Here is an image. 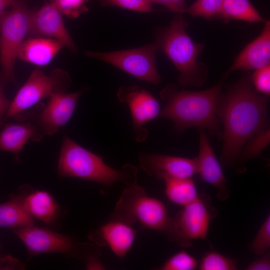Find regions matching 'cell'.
Returning a JSON list of instances; mask_svg holds the SVG:
<instances>
[{
    "mask_svg": "<svg viewBox=\"0 0 270 270\" xmlns=\"http://www.w3.org/2000/svg\"><path fill=\"white\" fill-rule=\"evenodd\" d=\"M268 96L255 90L250 76L240 78L222 92L218 112L223 126L222 166L234 164L248 141L268 126Z\"/></svg>",
    "mask_w": 270,
    "mask_h": 270,
    "instance_id": "1",
    "label": "cell"
},
{
    "mask_svg": "<svg viewBox=\"0 0 270 270\" xmlns=\"http://www.w3.org/2000/svg\"><path fill=\"white\" fill-rule=\"evenodd\" d=\"M12 230L24 245L30 257L55 252L74 256L78 243L67 236L34 224Z\"/></svg>",
    "mask_w": 270,
    "mask_h": 270,
    "instance_id": "10",
    "label": "cell"
},
{
    "mask_svg": "<svg viewBox=\"0 0 270 270\" xmlns=\"http://www.w3.org/2000/svg\"><path fill=\"white\" fill-rule=\"evenodd\" d=\"M31 14L22 0H13L12 9L0 20V63L6 82H14V66L18 50L29 34Z\"/></svg>",
    "mask_w": 270,
    "mask_h": 270,
    "instance_id": "6",
    "label": "cell"
},
{
    "mask_svg": "<svg viewBox=\"0 0 270 270\" xmlns=\"http://www.w3.org/2000/svg\"><path fill=\"white\" fill-rule=\"evenodd\" d=\"M71 83L70 77L65 70L56 68L46 75L36 68L10 102L7 116L17 117L44 98L65 92Z\"/></svg>",
    "mask_w": 270,
    "mask_h": 270,
    "instance_id": "7",
    "label": "cell"
},
{
    "mask_svg": "<svg viewBox=\"0 0 270 270\" xmlns=\"http://www.w3.org/2000/svg\"><path fill=\"white\" fill-rule=\"evenodd\" d=\"M255 90L258 93L269 96L270 94V64L256 69L250 76Z\"/></svg>",
    "mask_w": 270,
    "mask_h": 270,
    "instance_id": "30",
    "label": "cell"
},
{
    "mask_svg": "<svg viewBox=\"0 0 270 270\" xmlns=\"http://www.w3.org/2000/svg\"><path fill=\"white\" fill-rule=\"evenodd\" d=\"M218 16L250 23L264 21L249 0H224Z\"/></svg>",
    "mask_w": 270,
    "mask_h": 270,
    "instance_id": "23",
    "label": "cell"
},
{
    "mask_svg": "<svg viewBox=\"0 0 270 270\" xmlns=\"http://www.w3.org/2000/svg\"><path fill=\"white\" fill-rule=\"evenodd\" d=\"M165 192L168 198L172 202L182 206L194 200L198 196L196 188L192 178H166Z\"/></svg>",
    "mask_w": 270,
    "mask_h": 270,
    "instance_id": "22",
    "label": "cell"
},
{
    "mask_svg": "<svg viewBox=\"0 0 270 270\" xmlns=\"http://www.w3.org/2000/svg\"><path fill=\"white\" fill-rule=\"evenodd\" d=\"M4 82H5L0 75V125L3 114L7 112L10 102L6 98L4 93Z\"/></svg>",
    "mask_w": 270,
    "mask_h": 270,
    "instance_id": "35",
    "label": "cell"
},
{
    "mask_svg": "<svg viewBox=\"0 0 270 270\" xmlns=\"http://www.w3.org/2000/svg\"><path fill=\"white\" fill-rule=\"evenodd\" d=\"M84 90L72 93H58L49 96L48 101L34 123L44 136H52L71 118L77 102Z\"/></svg>",
    "mask_w": 270,
    "mask_h": 270,
    "instance_id": "13",
    "label": "cell"
},
{
    "mask_svg": "<svg viewBox=\"0 0 270 270\" xmlns=\"http://www.w3.org/2000/svg\"><path fill=\"white\" fill-rule=\"evenodd\" d=\"M270 144V128L268 126L248 141L239 156L242 160L259 156Z\"/></svg>",
    "mask_w": 270,
    "mask_h": 270,
    "instance_id": "24",
    "label": "cell"
},
{
    "mask_svg": "<svg viewBox=\"0 0 270 270\" xmlns=\"http://www.w3.org/2000/svg\"><path fill=\"white\" fill-rule=\"evenodd\" d=\"M58 165L60 178H77L108 187L116 182L128 186L136 184L137 168L129 164L122 170H115L104 161L102 156L83 148L64 132Z\"/></svg>",
    "mask_w": 270,
    "mask_h": 270,
    "instance_id": "4",
    "label": "cell"
},
{
    "mask_svg": "<svg viewBox=\"0 0 270 270\" xmlns=\"http://www.w3.org/2000/svg\"><path fill=\"white\" fill-rule=\"evenodd\" d=\"M270 22L264 21L260 34L246 46L226 72V76L236 70L250 71L270 64Z\"/></svg>",
    "mask_w": 270,
    "mask_h": 270,
    "instance_id": "17",
    "label": "cell"
},
{
    "mask_svg": "<svg viewBox=\"0 0 270 270\" xmlns=\"http://www.w3.org/2000/svg\"><path fill=\"white\" fill-rule=\"evenodd\" d=\"M89 0H50L61 13L70 18H75L88 11L85 4Z\"/></svg>",
    "mask_w": 270,
    "mask_h": 270,
    "instance_id": "29",
    "label": "cell"
},
{
    "mask_svg": "<svg viewBox=\"0 0 270 270\" xmlns=\"http://www.w3.org/2000/svg\"><path fill=\"white\" fill-rule=\"evenodd\" d=\"M138 232L124 222L111 220L90 233L89 238L99 246L108 245L122 260L131 248Z\"/></svg>",
    "mask_w": 270,
    "mask_h": 270,
    "instance_id": "16",
    "label": "cell"
},
{
    "mask_svg": "<svg viewBox=\"0 0 270 270\" xmlns=\"http://www.w3.org/2000/svg\"><path fill=\"white\" fill-rule=\"evenodd\" d=\"M154 44L140 48L110 52L86 50L85 56L104 61L132 75L137 78L158 84L161 78L156 66Z\"/></svg>",
    "mask_w": 270,
    "mask_h": 270,
    "instance_id": "8",
    "label": "cell"
},
{
    "mask_svg": "<svg viewBox=\"0 0 270 270\" xmlns=\"http://www.w3.org/2000/svg\"><path fill=\"white\" fill-rule=\"evenodd\" d=\"M62 14L52 3L46 2L31 14L29 34L52 38L76 52V44L65 27Z\"/></svg>",
    "mask_w": 270,
    "mask_h": 270,
    "instance_id": "14",
    "label": "cell"
},
{
    "mask_svg": "<svg viewBox=\"0 0 270 270\" xmlns=\"http://www.w3.org/2000/svg\"><path fill=\"white\" fill-rule=\"evenodd\" d=\"M44 136L36 125L31 122L6 124L0 132V150L12 152L18 158L28 140L38 142Z\"/></svg>",
    "mask_w": 270,
    "mask_h": 270,
    "instance_id": "19",
    "label": "cell"
},
{
    "mask_svg": "<svg viewBox=\"0 0 270 270\" xmlns=\"http://www.w3.org/2000/svg\"><path fill=\"white\" fill-rule=\"evenodd\" d=\"M199 150L196 159L197 173L200 178L217 189V198L220 200L228 199L230 195L226 186V178L220 162L216 158L213 149L204 128H198Z\"/></svg>",
    "mask_w": 270,
    "mask_h": 270,
    "instance_id": "15",
    "label": "cell"
},
{
    "mask_svg": "<svg viewBox=\"0 0 270 270\" xmlns=\"http://www.w3.org/2000/svg\"><path fill=\"white\" fill-rule=\"evenodd\" d=\"M258 259L252 262L246 267V270H270V253L266 252Z\"/></svg>",
    "mask_w": 270,
    "mask_h": 270,
    "instance_id": "32",
    "label": "cell"
},
{
    "mask_svg": "<svg viewBox=\"0 0 270 270\" xmlns=\"http://www.w3.org/2000/svg\"><path fill=\"white\" fill-rule=\"evenodd\" d=\"M174 218L180 233L192 240L207 237L210 222L216 216L208 196L202 194L193 202L184 206Z\"/></svg>",
    "mask_w": 270,
    "mask_h": 270,
    "instance_id": "11",
    "label": "cell"
},
{
    "mask_svg": "<svg viewBox=\"0 0 270 270\" xmlns=\"http://www.w3.org/2000/svg\"><path fill=\"white\" fill-rule=\"evenodd\" d=\"M64 46L52 38H32L20 46L17 58L38 66L47 65Z\"/></svg>",
    "mask_w": 270,
    "mask_h": 270,
    "instance_id": "20",
    "label": "cell"
},
{
    "mask_svg": "<svg viewBox=\"0 0 270 270\" xmlns=\"http://www.w3.org/2000/svg\"><path fill=\"white\" fill-rule=\"evenodd\" d=\"M222 85L200 91L178 90L174 84L166 86L160 92L166 104L160 110L158 118L171 120L180 132L190 127L208 130L222 138V130L218 117V106Z\"/></svg>",
    "mask_w": 270,
    "mask_h": 270,
    "instance_id": "2",
    "label": "cell"
},
{
    "mask_svg": "<svg viewBox=\"0 0 270 270\" xmlns=\"http://www.w3.org/2000/svg\"><path fill=\"white\" fill-rule=\"evenodd\" d=\"M22 205L34 219L50 224L58 218L60 208L54 197L44 190H34L27 184L22 186L18 192Z\"/></svg>",
    "mask_w": 270,
    "mask_h": 270,
    "instance_id": "18",
    "label": "cell"
},
{
    "mask_svg": "<svg viewBox=\"0 0 270 270\" xmlns=\"http://www.w3.org/2000/svg\"><path fill=\"white\" fill-rule=\"evenodd\" d=\"M152 2L163 4L178 14L186 12L187 8L185 0H151Z\"/></svg>",
    "mask_w": 270,
    "mask_h": 270,
    "instance_id": "33",
    "label": "cell"
},
{
    "mask_svg": "<svg viewBox=\"0 0 270 270\" xmlns=\"http://www.w3.org/2000/svg\"><path fill=\"white\" fill-rule=\"evenodd\" d=\"M138 162L147 175L160 180L166 178H192L197 173L196 158L141 152Z\"/></svg>",
    "mask_w": 270,
    "mask_h": 270,
    "instance_id": "12",
    "label": "cell"
},
{
    "mask_svg": "<svg viewBox=\"0 0 270 270\" xmlns=\"http://www.w3.org/2000/svg\"><path fill=\"white\" fill-rule=\"evenodd\" d=\"M224 0H196L186 10L192 16L209 19L218 16Z\"/></svg>",
    "mask_w": 270,
    "mask_h": 270,
    "instance_id": "26",
    "label": "cell"
},
{
    "mask_svg": "<svg viewBox=\"0 0 270 270\" xmlns=\"http://www.w3.org/2000/svg\"><path fill=\"white\" fill-rule=\"evenodd\" d=\"M198 266L196 258L184 250L170 256L162 266V270H194Z\"/></svg>",
    "mask_w": 270,
    "mask_h": 270,
    "instance_id": "27",
    "label": "cell"
},
{
    "mask_svg": "<svg viewBox=\"0 0 270 270\" xmlns=\"http://www.w3.org/2000/svg\"><path fill=\"white\" fill-rule=\"evenodd\" d=\"M200 270H236L238 269L236 260L226 257L214 251L206 253L198 266Z\"/></svg>",
    "mask_w": 270,
    "mask_h": 270,
    "instance_id": "25",
    "label": "cell"
},
{
    "mask_svg": "<svg viewBox=\"0 0 270 270\" xmlns=\"http://www.w3.org/2000/svg\"><path fill=\"white\" fill-rule=\"evenodd\" d=\"M22 264L12 256H0V269H22Z\"/></svg>",
    "mask_w": 270,
    "mask_h": 270,
    "instance_id": "34",
    "label": "cell"
},
{
    "mask_svg": "<svg viewBox=\"0 0 270 270\" xmlns=\"http://www.w3.org/2000/svg\"><path fill=\"white\" fill-rule=\"evenodd\" d=\"M187 26L181 15L175 16L167 27L158 32L154 44L178 70L180 85L200 86L208 76L207 68L198 60L204 45L192 40L186 32Z\"/></svg>",
    "mask_w": 270,
    "mask_h": 270,
    "instance_id": "5",
    "label": "cell"
},
{
    "mask_svg": "<svg viewBox=\"0 0 270 270\" xmlns=\"http://www.w3.org/2000/svg\"><path fill=\"white\" fill-rule=\"evenodd\" d=\"M270 248V216L262 223L255 237L249 244V248L254 254L262 256Z\"/></svg>",
    "mask_w": 270,
    "mask_h": 270,
    "instance_id": "28",
    "label": "cell"
},
{
    "mask_svg": "<svg viewBox=\"0 0 270 270\" xmlns=\"http://www.w3.org/2000/svg\"><path fill=\"white\" fill-rule=\"evenodd\" d=\"M116 96L120 102L126 103L130 109L136 141L144 142L148 136V130L144 126L158 118L159 103L148 90L138 86H122Z\"/></svg>",
    "mask_w": 270,
    "mask_h": 270,
    "instance_id": "9",
    "label": "cell"
},
{
    "mask_svg": "<svg viewBox=\"0 0 270 270\" xmlns=\"http://www.w3.org/2000/svg\"><path fill=\"white\" fill-rule=\"evenodd\" d=\"M102 6H116L125 9L141 12L154 10L151 0H98Z\"/></svg>",
    "mask_w": 270,
    "mask_h": 270,
    "instance_id": "31",
    "label": "cell"
},
{
    "mask_svg": "<svg viewBox=\"0 0 270 270\" xmlns=\"http://www.w3.org/2000/svg\"><path fill=\"white\" fill-rule=\"evenodd\" d=\"M110 218L130 226L138 222L144 228L162 232L182 248L192 244V240L179 231L174 218L168 216L164 204L148 196L144 188L136 184L124 190Z\"/></svg>",
    "mask_w": 270,
    "mask_h": 270,
    "instance_id": "3",
    "label": "cell"
},
{
    "mask_svg": "<svg viewBox=\"0 0 270 270\" xmlns=\"http://www.w3.org/2000/svg\"><path fill=\"white\" fill-rule=\"evenodd\" d=\"M34 220L25 210L18 192L0 204V227L22 228L34 225Z\"/></svg>",
    "mask_w": 270,
    "mask_h": 270,
    "instance_id": "21",
    "label": "cell"
},
{
    "mask_svg": "<svg viewBox=\"0 0 270 270\" xmlns=\"http://www.w3.org/2000/svg\"><path fill=\"white\" fill-rule=\"evenodd\" d=\"M13 0H0V20L6 12L5 10L12 6Z\"/></svg>",
    "mask_w": 270,
    "mask_h": 270,
    "instance_id": "36",
    "label": "cell"
}]
</instances>
